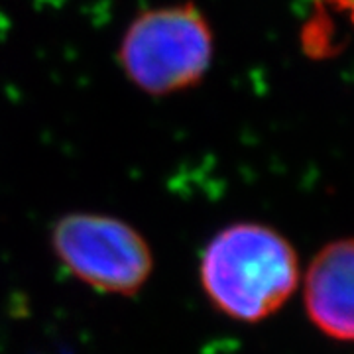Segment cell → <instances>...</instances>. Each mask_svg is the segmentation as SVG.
Here are the masks:
<instances>
[{
    "instance_id": "obj_1",
    "label": "cell",
    "mask_w": 354,
    "mask_h": 354,
    "mask_svg": "<svg viewBox=\"0 0 354 354\" xmlns=\"http://www.w3.org/2000/svg\"><path fill=\"white\" fill-rule=\"evenodd\" d=\"M199 274L209 301L242 323L279 311L301 276L291 242L260 223H234L216 232L203 252Z\"/></svg>"
},
{
    "instance_id": "obj_3",
    "label": "cell",
    "mask_w": 354,
    "mask_h": 354,
    "mask_svg": "<svg viewBox=\"0 0 354 354\" xmlns=\"http://www.w3.org/2000/svg\"><path fill=\"white\" fill-rule=\"evenodd\" d=\"M51 248L79 281L132 295L153 270L152 248L132 225L101 213H69L51 228Z\"/></svg>"
},
{
    "instance_id": "obj_5",
    "label": "cell",
    "mask_w": 354,
    "mask_h": 354,
    "mask_svg": "<svg viewBox=\"0 0 354 354\" xmlns=\"http://www.w3.org/2000/svg\"><path fill=\"white\" fill-rule=\"evenodd\" d=\"M339 10L348 16V20H351V24L354 26V0H330Z\"/></svg>"
},
{
    "instance_id": "obj_4",
    "label": "cell",
    "mask_w": 354,
    "mask_h": 354,
    "mask_svg": "<svg viewBox=\"0 0 354 354\" xmlns=\"http://www.w3.org/2000/svg\"><path fill=\"white\" fill-rule=\"evenodd\" d=\"M309 321L329 339L354 342V239L325 244L307 268L304 286Z\"/></svg>"
},
{
    "instance_id": "obj_2",
    "label": "cell",
    "mask_w": 354,
    "mask_h": 354,
    "mask_svg": "<svg viewBox=\"0 0 354 354\" xmlns=\"http://www.w3.org/2000/svg\"><path fill=\"white\" fill-rule=\"evenodd\" d=\"M213 55V36L193 6H169L140 16L122 41L128 79L150 95H167L201 81Z\"/></svg>"
}]
</instances>
